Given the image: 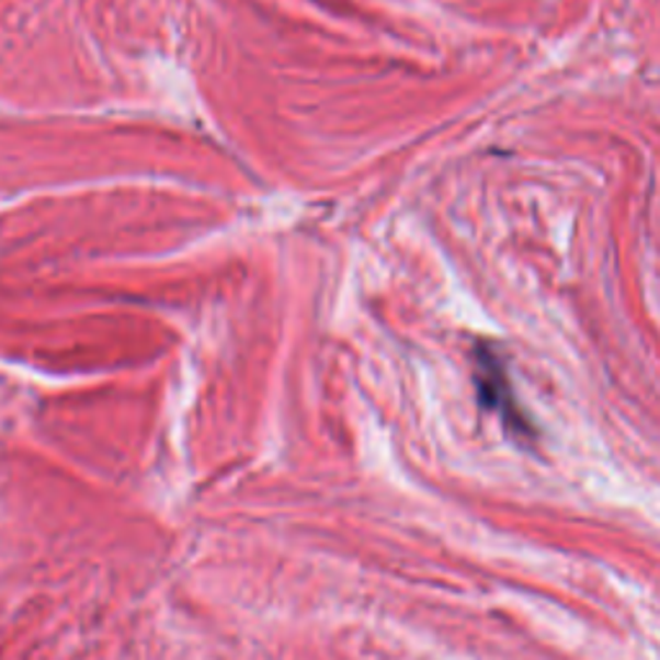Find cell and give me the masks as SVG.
Instances as JSON below:
<instances>
[{
  "label": "cell",
  "mask_w": 660,
  "mask_h": 660,
  "mask_svg": "<svg viewBox=\"0 0 660 660\" xmlns=\"http://www.w3.org/2000/svg\"><path fill=\"white\" fill-rule=\"evenodd\" d=\"M473 364H475V390H478V400L482 408L493 410L501 418L503 429L516 439V442H534L537 439V429H534L532 418L526 416V410L519 406L516 392H513L509 366L501 351L493 343L480 341L473 349Z\"/></svg>",
  "instance_id": "1"
}]
</instances>
